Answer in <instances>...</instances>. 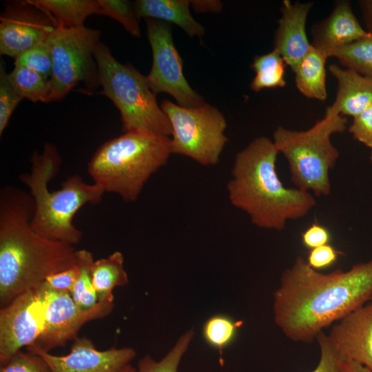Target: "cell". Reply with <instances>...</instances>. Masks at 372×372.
<instances>
[{
    "label": "cell",
    "instance_id": "obj_1",
    "mask_svg": "<svg viewBox=\"0 0 372 372\" xmlns=\"http://www.w3.org/2000/svg\"><path fill=\"white\" fill-rule=\"evenodd\" d=\"M371 298L372 260L322 273L298 256L273 293L274 322L289 340L309 343Z\"/></svg>",
    "mask_w": 372,
    "mask_h": 372
},
{
    "label": "cell",
    "instance_id": "obj_2",
    "mask_svg": "<svg viewBox=\"0 0 372 372\" xmlns=\"http://www.w3.org/2000/svg\"><path fill=\"white\" fill-rule=\"evenodd\" d=\"M33 213L30 194L12 186L1 191V307L79 262L80 252L74 245L48 239L33 230Z\"/></svg>",
    "mask_w": 372,
    "mask_h": 372
},
{
    "label": "cell",
    "instance_id": "obj_3",
    "mask_svg": "<svg viewBox=\"0 0 372 372\" xmlns=\"http://www.w3.org/2000/svg\"><path fill=\"white\" fill-rule=\"evenodd\" d=\"M278 154L272 140L254 138L236 154L227 189L231 205L254 225L281 231L289 220L306 216L316 200L310 192L283 185L276 171Z\"/></svg>",
    "mask_w": 372,
    "mask_h": 372
},
{
    "label": "cell",
    "instance_id": "obj_4",
    "mask_svg": "<svg viewBox=\"0 0 372 372\" xmlns=\"http://www.w3.org/2000/svg\"><path fill=\"white\" fill-rule=\"evenodd\" d=\"M30 173L20 176L34 200L31 220L33 230L48 239L74 245L83 236L73 224L76 212L86 204L101 201L103 190L88 184L81 176L72 175L63 182L60 189L51 192L48 183L56 174L61 158L56 147L46 143L43 152H34L30 158Z\"/></svg>",
    "mask_w": 372,
    "mask_h": 372
},
{
    "label": "cell",
    "instance_id": "obj_5",
    "mask_svg": "<svg viewBox=\"0 0 372 372\" xmlns=\"http://www.w3.org/2000/svg\"><path fill=\"white\" fill-rule=\"evenodd\" d=\"M172 154L169 136L146 132H126L107 141L87 165L93 183L104 192L134 202L150 176Z\"/></svg>",
    "mask_w": 372,
    "mask_h": 372
},
{
    "label": "cell",
    "instance_id": "obj_6",
    "mask_svg": "<svg viewBox=\"0 0 372 372\" xmlns=\"http://www.w3.org/2000/svg\"><path fill=\"white\" fill-rule=\"evenodd\" d=\"M343 116L325 111L324 116L307 130L282 126L273 132V142L287 159L294 186L315 196H328L331 187L329 172L340 152L331 137L346 130Z\"/></svg>",
    "mask_w": 372,
    "mask_h": 372
},
{
    "label": "cell",
    "instance_id": "obj_7",
    "mask_svg": "<svg viewBox=\"0 0 372 372\" xmlns=\"http://www.w3.org/2000/svg\"><path fill=\"white\" fill-rule=\"evenodd\" d=\"M101 94L119 110L124 132L139 131L171 136L169 119L158 105L146 76L130 64L118 62L109 48L99 43L94 52Z\"/></svg>",
    "mask_w": 372,
    "mask_h": 372
},
{
    "label": "cell",
    "instance_id": "obj_8",
    "mask_svg": "<svg viewBox=\"0 0 372 372\" xmlns=\"http://www.w3.org/2000/svg\"><path fill=\"white\" fill-rule=\"evenodd\" d=\"M161 107L172 127V154L187 156L200 165H216L228 141L227 121L216 107L207 103L195 107H182L164 100Z\"/></svg>",
    "mask_w": 372,
    "mask_h": 372
},
{
    "label": "cell",
    "instance_id": "obj_9",
    "mask_svg": "<svg viewBox=\"0 0 372 372\" xmlns=\"http://www.w3.org/2000/svg\"><path fill=\"white\" fill-rule=\"evenodd\" d=\"M101 31L85 26L56 28L47 41L52 57L49 102L63 99L79 83L98 81L94 52Z\"/></svg>",
    "mask_w": 372,
    "mask_h": 372
},
{
    "label": "cell",
    "instance_id": "obj_10",
    "mask_svg": "<svg viewBox=\"0 0 372 372\" xmlns=\"http://www.w3.org/2000/svg\"><path fill=\"white\" fill-rule=\"evenodd\" d=\"M147 38L152 52V68L146 76L150 89L171 95L177 104L195 107L205 103L203 98L192 88L183 72V61L173 41L170 25L147 19Z\"/></svg>",
    "mask_w": 372,
    "mask_h": 372
},
{
    "label": "cell",
    "instance_id": "obj_11",
    "mask_svg": "<svg viewBox=\"0 0 372 372\" xmlns=\"http://www.w3.org/2000/svg\"><path fill=\"white\" fill-rule=\"evenodd\" d=\"M48 300L43 288L23 293L0 310V364L34 344L45 327Z\"/></svg>",
    "mask_w": 372,
    "mask_h": 372
},
{
    "label": "cell",
    "instance_id": "obj_12",
    "mask_svg": "<svg viewBox=\"0 0 372 372\" xmlns=\"http://www.w3.org/2000/svg\"><path fill=\"white\" fill-rule=\"evenodd\" d=\"M41 287L48 300L46 322L43 332L33 344L47 352L75 340L83 325L106 317L114 309V302L105 301L92 309L84 310L76 304L70 293Z\"/></svg>",
    "mask_w": 372,
    "mask_h": 372
},
{
    "label": "cell",
    "instance_id": "obj_13",
    "mask_svg": "<svg viewBox=\"0 0 372 372\" xmlns=\"http://www.w3.org/2000/svg\"><path fill=\"white\" fill-rule=\"evenodd\" d=\"M0 21V53L14 59L46 41L56 28L50 17L29 1L8 3Z\"/></svg>",
    "mask_w": 372,
    "mask_h": 372
},
{
    "label": "cell",
    "instance_id": "obj_14",
    "mask_svg": "<svg viewBox=\"0 0 372 372\" xmlns=\"http://www.w3.org/2000/svg\"><path fill=\"white\" fill-rule=\"evenodd\" d=\"M74 340L70 352L62 356L52 355L36 344L26 349L41 357L52 372H119L136 356L131 347L99 351L87 337H77Z\"/></svg>",
    "mask_w": 372,
    "mask_h": 372
},
{
    "label": "cell",
    "instance_id": "obj_15",
    "mask_svg": "<svg viewBox=\"0 0 372 372\" xmlns=\"http://www.w3.org/2000/svg\"><path fill=\"white\" fill-rule=\"evenodd\" d=\"M327 336L342 359L358 362L372 371V302L338 321Z\"/></svg>",
    "mask_w": 372,
    "mask_h": 372
},
{
    "label": "cell",
    "instance_id": "obj_16",
    "mask_svg": "<svg viewBox=\"0 0 372 372\" xmlns=\"http://www.w3.org/2000/svg\"><path fill=\"white\" fill-rule=\"evenodd\" d=\"M313 5V2L284 0L280 7L282 16L274 34L273 49L293 72L312 46L307 38L306 22Z\"/></svg>",
    "mask_w": 372,
    "mask_h": 372
},
{
    "label": "cell",
    "instance_id": "obj_17",
    "mask_svg": "<svg viewBox=\"0 0 372 372\" xmlns=\"http://www.w3.org/2000/svg\"><path fill=\"white\" fill-rule=\"evenodd\" d=\"M311 32V45L324 52L328 57L333 51L371 34L362 28L347 0L335 1L331 14L313 25Z\"/></svg>",
    "mask_w": 372,
    "mask_h": 372
},
{
    "label": "cell",
    "instance_id": "obj_18",
    "mask_svg": "<svg viewBox=\"0 0 372 372\" xmlns=\"http://www.w3.org/2000/svg\"><path fill=\"white\" fill-rule=\"evenodd\" d=\"M329 70L337 79L338 90L334 102L325 111L354 117L372 103L371 78L335 64Z\"/></svg>",
    "mask_w": 372,
    "mask_h": 372
},
{
    "label": "cell",
    "instance_id": "obj_19",
    "mask_svg": "<svg viewBox=\"0 0 372 372\" xmlns=\"http://www.w3.org/2000/svg\"><path fill=\"white\" fill-rule=\"evenodd\" d=\"M189 0H138L134 3L135 12L144 17L172 23L190 37H201L205 30L191 14Z\"/></svg>",
    "mask_w": 372,
    "mask_h": 372
},
{
    "label": "cell",
    "instance_id": "obj_20",
    "mask_svg": "<svg viewBox=\"0 0 372 372\" xmlns=\"http://www.w3.org/2000/svg\"><path fill=\"white\" fill-rule=\"evenodd\" d=\"M43 10L56 28L84 27L85 19L92 14H102L98 0H28Z\"/></svg>",
    "mask_w": 372,
    "mask_h": 372
},
{
    "label": "cell",
    "instance_id": "obj_21",
    "mask_svg": "<svg viewBox=\"0 0 372 372\" xmlns=\"http://www.w3.org/2000/svg\"><path fill=\"white\" fill-rule=\"evenodd\" d=\"M328 58L324 52L312 45L295 70L296 87L307 98L327 99L325 65Z\"/></svg>",
    "mask_w": 372,
    "mask_h": 372
},
{
    "label": "cell",
    "instance_id": "obj_22",
    "mask_svg": "<svg viewBox=\"0 0 372 372\" xmlns=\"http://www.w3.org/2000/svg\"><path fill=\"white\" fill-rule=\"evenodd\" d=\"M91 276L99 302H114L112 291L114 288L128 283L122 253L116 251L106 258L94 261L91 266Z\"/></svg>",
    "mask_w": 372,
    "mask_h": 372
},
{
    "label": "cell",
    "instance_id": "obj_23",
    "mask_svg": "<svg viewBox=\"0 0 372 372\" xmlns=\"http://www.w3.org/2000/svg\"><path fill=\"white\" fill-rule=\"evenodd\" d=\"M286 65L282 56L274 49L267 54L256 56L251 64L256 75L250 88L257 92L265 88L285 87L287 83L285 79Z\"/></svg>",
    "mask_w": 372,
    "mask_h": 372
},
{
    "label": "cell",
    "instance_id": "obj_24",
    "mask_svg": "<svg viewBox=\"0 0 372 372\" xmlns=\"http://www.w3.org/2000/svg\"><path fill=\"white\" fill-rule=\"evenodd\" d=\"M8 77L20 96L34 103H49L50 79L30 69L14 66Z\"/></svg>",
    "mask_w": 372,
    "mask_h": 372
},
{
    "label": "cell",
    "instance_id": "obj_25",
    "mask_svg": "<svg viewBox=\"0 0 372 372\" xmlns=\"http://www.w3.org/2000/svg\"><path fill=\"white\" fill-rule=\"evenodd\" d=\"M242 324L241 320H235L224 313H216L204 322L203 338L207 345L218 351L221 355L223 350L234 342Z\"/></svg>",
    "mask_w": 372,
    "mask_h": 372
},
{
    "label": "cell",
    "instance_id": "obj_26",
    "mask_svg": "<svg viewBox=\"0 0 372 372\" xmlns=\"http://www.w3.org/2000/svg\"><path fill=\"white\" fill-rule=\"evenodd\" d=\"M330 56L335 57L346 68L372 79V33L333 51Z\"/></svg>",
    "mask_w": 372,
    "mask_h": 372
},
{
    "label": "cell",
    "instance_id": "obj_27",
    "mask_svg": "<svg viewBox=\"0 0 372 372\" xmlns=\"http://www.w3.org/2000/svg\"><path fill=\"white\" fill-rule=\"evenodd\" d=\"M194 336L192 329L188 330L176 342L173 347L159 361L149 355L140 360L136 372H178L180 362Z\"/></svg>",
    "mask_w": 372,
    "mask_h": 372
},
{
    "label": "cell",
    "instance_id": "obj_28",
    "mask_svg": "<svg viewBox=\"0 0 372 372\" xmlns=\"http://www.w3.org/2000/svg\"><path fill=\"white\" fill-rule=\"evenodd\" d=\"M79 252L80 273L70 294L79 307L89 310L95 307L99 302L92 282L91 266L94 260L90 251L81 249Z\"/></svg>",
    "mask_w": 372,
    "mask_h": 372
},
{
    "label": "cell",
    "instance_id": "obj_29",
    "mask_svg": "<svg viewBox=\"0 0 372 372\" xmlns=\"http://www.w3.org/2000/svg\"><path fill=\"white\" fill-rule=\"evenodd\" d=\"M102 15L119 22L132 36L139 38L141 29L134 3L126 0H98Z\"/></svg>",
    "mask_w": 372,
    "mask_h": 372
},
{
    "label": "cell",
    "instance_id": "obj_30",
    "mask_svg": "<svg viewBox=\"0 0 372 372\" xmlns=\"http://www.w3.org/2000/svg\"><path fill=\"white\" fill-rule=\"evenodd\" d=\"M14 66L34 70L49 79L52 74V57L47 41H42L24 51L14 59Z\"/></svg>",
    "mask_w": 372,
    "mask_h": 372
},
{
    "label": "cell",
    "instance_id": "obj_31",
    "mask_svg": "<svg viewBox=\"0 0 372 372\" xmlns=\"http://www.w3.org/2000/svg\"><path fill=\"white\" fill-rule=\"evenodd\" d=\"M0 65V135H2L23 98L10 82L3 62L1 61Z\"/></svg>",
    "mask_w": 372,
    "mask_h": 372
},
{
    "label": "cell",
    "instance_id": "obj_32",
    "mask_svg": "<svg viewBox=\"0 0 372 372\" xmlns=\"http://www.w3.org/2000/svg\"><path fill=\"white\" fill-rule=\"evenodd\" d=\"M0 372H52L46 362L37 354L21 351L1 365Z\"/></svg>",
    "mask_w": 372,
    "mask_h": 372
},
{
    "label": "cell",
    "instance_id": "obj_33",
    "mask_svg": "<svg viewBox=\"0 0 372 372\" xmlns=\"http://www.w3.org/2000/svg\"><path fill=\"white\" fill-rule=\"evenodd\" d=\"M320 349V358L316 367L310 372H340L341 358L328 336L321 331L316 337Z\"/></svg>",
    "mask_w": 372,
    "mask_h": 372
},
{
    "label": "cell",
    "instance_id": "obj_34",
    "mask_svg": "<svg viewBox=\"0 0 372 372\" xmlns=\"http://www.w3.org/2000/svg\"><path fill=\"white\" fill-rule=\"evenodd\" d=\"M348 131L353 138L372 150V103L353 117Z\"/></svg>",
    "mask_w": 372,
    "mask_h": 372
},
{
    "label": "cell",
    "instance_id": "obj_35",
    "mask_svg": "<svg viewBox=\"0 0 372 372\" xmlns=\"http://www.w3.org/2000/svg\"><path fill=\"white\" fill-rule=\"evenodd\" d=\"M80 273L79 264L49 276L41 285L58 291L71 293Z\"/></svg>",
    "mask_w": 372,
    "mask_h": 372
},
{
    "label": "cell",
    "instance_id": "obj_36",
    "mask_svg": "<svg viewBox=\"0 0 372 372\" xmlns=\"http://www.w3.org/2000/svg\"><path fill=\"white\" fill-rule=\"evenodd\" d=\"M340 254V251L327 244L311 249L307 262L311 268L318 271L333 265Z\"/></svg>",
    "mask_w": 372,
    "mask_h": 372
},
{
    "label": "cell",
    "instance_id": "obj_37",
    "mask_svg": "<svg viewBox=\"0 0 372 372\" xmlns=\"http://www.w3.org/2000/svg\"><path fill=\"white\" fill-rule=\"evenodd\" d=\"M330 240L329 230L318 223H313L302 234L303 245L310 249L329 244Z\"/></svg>",
    "mask_w": 372,
    "mask_h": 372
},
{
    "label": "cell",
    "instance_id": "obj_38",
    "mask_svg": "<svg viewBox=\"0 0 372 372\" xmlns=\"http://www.w3.org/2000/svg\"><path fill=\"white\" fill-rule=\"evenodd\" d=\"M190 6L198 13H218L223 10V3L218 0H191Z\"/></svg>",
    "mask_w": 372,
    "mask_h": 372
},
{
    "label": "cell",
    "instance_id": "obj_39",
    "mask_svg": "<svg viewBox=\"0 0 372 372\" xmlns=\"http://www.w3.org/2000/svg\"><path fill=\"white\" fill-rule=\"evenodd\" d=\"M367 31L372 33V0L358 1Z\"/></svg>",
    "mask_w": 372,
    "mask_h": 372
},
{
    "label": "cell",
    "instance_id": "obj_40",
    "mask_svg": "<svg viewBox=\"0 0 372 372\" xmlns=\"http://www.w3.org/2000/svg\"><path fill=\"white\" fill-rule=\"evenodd\" d=\"M340 372H372L363 365L352 360L342 359Z\"/></svg>",
    "mask_w": 372,
    "mask_h": 372
},
{
    "label": "cell",
    "instance_id": "obj_41",
    "mask_svg": "<svg viewBox=\"0 0 372 372\" xmlns=\"http://www.w3.org/2000/svg\"><path fill=\"white\" fill-rule=\"evenodd\" d=\"M119 372H136V369H135L131 364H128Z\"/></svg>",
    "mask_w": 372,
    "mask_h": 372
},
{
    "label": "cell",
    "instance_id": "obj_42",
    "mask_svg": "<svg viewBox=\"0 0 372 372\" xmlns=\"http://www.w3.org/2000/svg\"><path fill=\"white\" fill-rule=\"evenodd\" d=\"M370 160L372 162V150H371V156H370Z\"/></svg>",
    "mask_w": 372,
    "mask_h": 372
},
{
    "label": "cell",
    "instance_id": "obj_43",
    "mask_svg": "<svg viewBox=\"0 0 372 372\" xmlns=\"http://www.w3.org/2000/svg\"><path fill=\"white\" fill-rule=\"evenodd\" d=\"M371 243H372V242H371ZM370 302H372V298H371V301H370Z\"/></svg>",
    "mask_w": 372,
    "mask_h": 372
}]
</instances>
